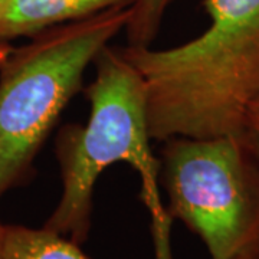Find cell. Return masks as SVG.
<instances>
[{"label": "cell", "mask_w": 259, "mask_h": 259, "mask_svg": "<svg viewBox=\"0 0 259 259\" xmlns=\"http://www.w3.org/2000/svg\"><path fill=\"white\" fill-rule=\"evenodd\" d=\"M245 127H246V134L259 146V95L250 104Z\"/></svg>", "instance_id": "cell-8"}, {"label": "cell", "mask_w": 259, "mask_h": 259, "mask_svg": "<svg viewBox=\"0 0 259 259\" xmlns=\"http://www.w3.org/2000/svg\"><path fill=\"white\" fill-rule=\"evenodd\" d=\"M175 0H136L125 26L128 47L148 48L156 40L161 22Z\"/></svg>", "instance_id": "cell-7"}, {"label": "cell", "mask_w": 259, "mask_h": 259, "mask_svg": "<svg viewBox=\"0 0 259 259\" xmlns=\"http://www.w3.org/2000/svg\"><path fill=\"white\" fill-rule=\"evenodd\" d=\"M256 259H259V252H258V256H256Z\"/></svg>", "instance_id": "cell-11"}, {"label": "cell", "mask_w": 259, "mask_h": 259, "mask_svg": "<svg viewBox=\"0 0 259 259\" xmlns=\"http://www.w3.org/2000/svg\"><path fill=\"white\" fill-rule=\"evenodd\" d=\"M136 0H0V45L32 37L55 26L107 10L128 8Z\"/></svg>", "instance_id": "cell-5"}, {"label": "cell", "mask_w": 259, "mask_h": 259, "mask_svg": "<svg viewBox=\"0 0 259 259\" xmlns=\"http://www.w3.org/2000/svg\"><path fill=\"white\" fill-rule=\"evenodd\" d=\"M10 48H12L10 45H0V61L5 58V55L8 54V51H9Z\"/></svg>", "instance_id": "cell-9"}, {"label": "cell", "mask_w": 259, "mask_h": 259, "mask_svg": "<svg viewBox=\"0 0 259 259\" xmlns=\"http://www.w3.org/2000/svg\"><path fill=\"white\" fill-rule=\"evenodd\" d=\"M0 225H2V223H0ZM0 259H3V258H2V252H0Z\"/></svg>", "instance_id": "cell-10"}, {"label": "cell", "mask_w": 259, "mask_h": 259, "mask_svg": "<svg viewBox=\"0 0 259 259\" xmlns=\"http://www.w3.org/2000/svg\"><path fill=\"white\" fill-rule=\"evenodd\" d=\"M168 214L196 233L212 259H256L259 146L249 136L175 137L160 150Z\"/></svg>", "instance_id": "cell-4"}, {"label": "cell", "mask_w": 259, "mask_h": 259, "mask_svg": "<svg viewBox=\"0 0 259 259\" xmlns=\"http://www.w3.org/2000/svg\"><path fill=\"white\" fill-rule=\"evenodd\" d=\"M0 252L3 259H90L81 245L47 229L20 225H0Z\"/></svg>", "instance_id": "cell-6"}, {"label": "cell", "mask_w": 259, "mask_h": 259, "mask_svg": "<svg viewBox=\"0 0 259 259\" xmlns=\"http://www.w3.org/2000/svg\"><path fill=\"white\" fill-rule=\"evenodd\" d=\"M131 6L44 30L0 61V199L28 177L87 68L125 30Z\"/></svg>", "instance_id": "cell-3"}, {"label": "cell", "mask_w": 259, "mask_h": 259, "mask_svg": "<svg viewBox=\"0 0 259 259\" xmlns=\"http://www.w3.org/2000/svg\"><path fill=\"white\" fill-rule=\"evenodd\" d=\"M95 76L85 90L90 118L69 124L56 137L62 193L45 228L78 245L88 239L94 189L105 168L127 163L141 180V197L150 210L154 241L170 239L171 216L161 204L160 161L151 148L147 102L136 68L121 48H104L95 59Z\"/></svg>", "instance_id": "cell-2"}, {"label": "cell", "mask_w": 259, "mask_h": 259, "mask_svg": "<svg viewBox=\"0 0 259 259\" xmlns=\"http://www.w3.org/2000/svg\"><path fill=\"white\" fill-rule=\"evenodd\" d=\"M210 25L179 47L121 48L139 72L154 141L246 133L259 95V0H203Z\"/></svg>", "instance_id": "cell-1"}]
</instances>
